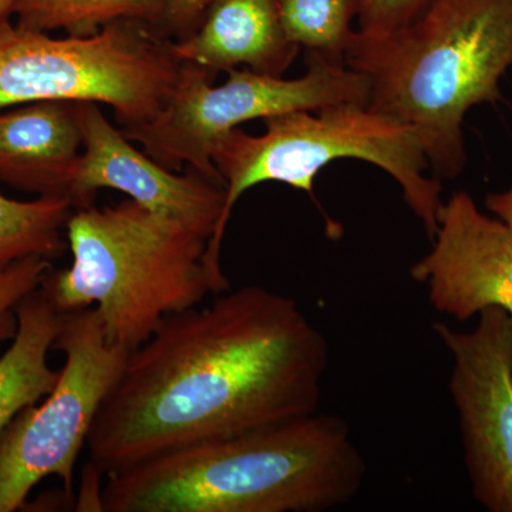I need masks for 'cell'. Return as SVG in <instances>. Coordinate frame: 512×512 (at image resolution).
I'll list each match as a JSON object with an SVG mask.
<instances>
[{
  "mask_svg": "<svg viewBox=\"0 0 512 512\" xmlns=\"http://www.w3.org/2000/svg\"><path fill=\"white\" fill-rule=\"evenodd\" d=\"M485 207L488 211L493 212L498 220L512 228V187L504 192L488 194L485 198Z\"/></svg>",
  "mask_w": 512,
  "mask_h": 512,
  "instance_id": "obj_21",
  "label": "cell"
},
{
  "mask_svg": "<svg viewBox=\"0 0 512 512\" xmlns=\"http://www.w3.org/2000/svg\"><path fill=\"white\" fill-rule=\"evenodd\" d=\"M433 247L410 268L436 311L467 320L488 308L512 319V228L478 210L466 191L451 195L439 215Z\"/></svg>",
  "mask_w": 512,
  "mask_h": 512,
  "instance_id": "obj_11",
  "label": "cell"
},
{
  "mask_svg": "<svg viewBox=\"0 0 512 512\" xmlns=\"http://www.w3.org/2000/svg\"><path fill=\"white\" fill-rule=\"evenodd\" d=\"M74 210L63 195L18 201L0 191V274L29 258H60L67 251L66 225Z\"/></svg>",
  "mask_w": 512,
  "mask_h": 512,
  "instance_id": "obj_15",
  "label": "cell"
},
{
  "mask_svg": "<svg viewBox=\"0 0 512 512\" xmlns=\"http://www.w3.org/2000/svg\"><path fill=\"white\" fill-rule=\"evenodd\" d=\"M16 5L18 0H0V28L9 23L10 15L16 12Z\"/></svg>",
  "mask_w": 512,
  "mask_h": 512,
  "instance_id": "obj_22",
  "label": "cell"
},
{
  "mask_svg": "<svg viewBox=\"0 0 512 512\" xmlns=\"http://www.w3.org/2000/svg\"><path fill=\"white\" fill-rule=\"evenodd\" d=\"M471 332L433 326L453 357V397L473 494L485 510L512 512V319L500 308L478 313Z\"/></svg>",
  "mask_w": 512,
  "mask_h": 512,
  "instance_id": "obj_9",
  "label": "cell"
},
{
  "mask_svg": "<svg viewBox=\"0 0 512 512\" xmlns=\"http://www.w3.org/2000/svg\"><path fill=\"white\" fill-rule=\"evenodd\" d=\"M262 121L261 136L238 127L212 146L211 161L227 192L220 225L207 248V264L218 278H225L221 247L229 218L245 192L259 184L282 183L312 195L319 171L342 158L366 161L392 175L427 235L436 234L444 204L440 178L431 173L412 127L362 104L291 111Z\"/></svg>",
  "mask_w": 512,
  "mask_h": 512,
  "instance_id": "obj_5",
  "label": "cell"
},
{
  "mask_svg": "<svg viewBox=\"0 0 512 512\" xmlns=\"http://www.w3.org/2000/svg\"><path fill=\"white\" fill-rule=\"evenodd\" d=\"M346 66L370 83L367 107L416 131L431 173L466 168L463 121L481 103L501 100L512 67V0H430L392 35H356Z\"/></svg>",
  "mask_w": 512,
  "mask_h": 512,
  "instance_id": "obj_3",
  "label": "cell"
},
{
  "mask_svg": "<svg viewBox=\"0 0 512 512\" xmlns=\"http://www.w3.org/2000/svg\"><path fill=\"white\" fill-rule=\"evenodd\" d=\"M430 0H363L357 16V35L380 40L416 18Z\"/></svg>",
  "mask_w": 512,
  "mask_h": 512,
  "instance_id": "obj_19",
  "label": "cell"
},
{
  "mask_svg": "<svg viewBox=\"0 0 512 512\" xmlns=\"http://www.w3.org/2000/svg\"><path fill=\"white\" fill-rule=\"evenodd\" d=\"M342 417L309 416L168 451L107 476L103 512H323L365 484Z\"/></svg>",
  "mask_w": 512,
  "mask_h": 512,
  "instance_id": "obj_2",
  "label": "cell"
},
{
  "mask_svg": "<svg viewBox=\"0 0 512 512\" xmlns=\"http://www.w3.org/2000/svg\"><path fill=\"white\" fill-rule=\"evenodd\" d=\"M77 104L37 101L0 113V183L72 200L83 148Z\"/></svg>",
  "mask_w": 512,
  "mask_h": 512,
  "instance_id": "obj_12",
  "label": "cell"
},
{
  "mask_svg": "<svg viewBox=\"0 0 512 512\" xmlns=\"http://www.w3.org/2000/svg\"><path fill=\"white\" fill-rule=\"evenodd\" d=\"M329 359L328 340L295 299L228 289L131 350L87 437L89 464L107 477L319 412Z\"/></svg>",
  "mask_w": 512,
  "mask_h": 512,
  "instance_id": "obj_1",
  "label": "cell"
},
{
  "mask_svg": "<svg viewBox=\"0 0 512 512\" xmlns=\"http://www.w3.org/2000/svg\"><path fill=\"white\" fill-rule=\"evenodd\" d=\"M306 60L308 70L298 79L234 69L221 86H212L215 74L210 70L183 63L163 109L153 119L124 127L123 134L170 170L188 165L224 184L212 164L211 150L228 131L291 111L367 106L370 83L365 74L313 53Z\"/></svg>",
  "mask_w": 512,
  "mask_h": 512,
  "instance_id": "obj_7",
  "label": "cell"
},
{
  "mask_svg": "<svg viewBox=\"0 0 512 512\" xmlns=\"http://www.w3.org/2000/svg\"><path fill=\"white\" fill-rule=\"evenodd\" d=\"M136 20H119L92 36L50 37L6 23L0 28V109L37 103L104 104L123 127L163 109L183 63Z\"/></svg>",
  "mask_w": 512,
  "mask_h": 512,
  "instance_id": "obj_6",
  "label": "cell"
},
{
  "mask_svg": "<svg viewBox=\"0 0 512 512\" xmlns=\"http://www.w3.org/2000/svg\"><path fill=\"white\" fill-rule=\"evenodd\" d=\"M217 0H161L163 16L175 28H185L204 18L205 12Z\"/></svg>",
  "mask_w": 512,
  "mask_h": 512,
  "instance_id": "obj_20",
  "label": "cell"
},
{
  "mask_svg": "<svg viewBox=\"0 0 512 512\" xmlns=\"http://www.w3.org/2000/svg\"><path fill=\"white\" fill-rule=\"evenodd\" d=\"M50 271V259L29 256L0 274V342L13 339L18 329L16 306L30 292L42 286Z\"/></svg>",
  "mask_w": 512,
  "mask_h": 512,
  "instance_id": "obj_18",
  "label": "cell"
},
{
  "mask_svg": "<svg viewBox=\"0 0 512 512\" xmlns=\"http://www.w3.org/2000/svg\"><path fill=\"white\" fill-rule=\"evenodd\" d=\"M53 349L64 355L56 386L0 434V512L19 510L50 476L60 478L64 498L73 503L77 460L131 352L107 340L94 306L62 312Z\"/></svg>",
  "mask_w": 512,
  "mask_h": 512,
  "instance_id": "obj_8",
  "label": "cell"
},
{
  "mask_svg": "<svg viewBox=\"0 0 512 512\" xmlns=\"http://www.w3.org/2000/svg\"><path fill=\"white\" fill-rule=\"evenodd\" d=\"M16 316L18 329L0 356V434L22 410L52 392L60 375L47 355L55 348L62 312L42 286L19 302Z\"/></svg>",
  "mask_w": 512,
  "mask_h": 512,
  "instance_id": "obj_14",
  "label": "cell"
},
{
  "mask_svg": "<svg viewBox=\"0 0 512 512\" xmlns=\"http://www.w3.org/2000/svg\"><path fill=\"white\" fill-rule=\"evenodd\" d=\"M20 28L69 36H92L119 20L157 22L163 16L161 0H18Z\"/></svg>",
  "mask_w": 512,
  "mask_h": 512,
  "instance_id": "obj_16",
  "label": "cell"
},
{
  "mask_svg": "<svg viewBox=\"0 0 512 512\" xmlns=\"http://www.w3.org/2000/svg\"><path fill=\"white\" fill-rule=\"evenodd\" d=\"M66 239L72 264L50 271L42 288L60 312L94 306L121 348H138L171 315L231 289L207 264V235L130 198L74 208Z\"/></svg>",
  "mask_w": 512,
  "mask_h": 512,
  "instance_id": "obj_4",
  "label": "cell"
},
{
  "mask_svg": "<svg viewBox=\"0 0 512 512\" xmlns=\"http://www.w3.org/2000/svg\"><path fill=\"white\" fill-rule=\"evenodd\" d=\"M363 0H278L286 36L299 49L345 63Z\"/></svg>",
  "mask_w": 512,
  "mask_h": 512,
  "instance_id": "obj_17",
  "label": "cell"
},
{
  "mask_svg": "<svg viewBox=\"0 0 512 512\" xmlns=\"http://www.w3.org/2000/svg\"><path fill=\"white\" fill-rule=\"evenodd\" d=\"M83 148L70 197L74 208L92 205L97 191L110 188L141 207L214 237L227 200L224 184L195 170L185 175L141 153L107 120L100 104L79 103ZM210 244V242H208Z\"/></svg>",
  "mask_w": 512,
  "mask_h": 512,
  "instance_id": "obj_10",
  "label": "cell"
},
{
  "mask_svg": "<svg viewBox=\"0 0 512 512\" xmlns=\"http://www.w3.org/2000/svg\"><path fill=\"white\" fill-rule=\"evenodd\" d=\"M171 50L181 63L214 74L245 66L284 77L301 49L286 36L278 0H217L205 12L200 28L171 42Z\"/></svg>",
  "mask_w": 512,
  "mask_h": 512,
  "instance_id": "obj_13",
  "label": "cell"
}]
</instances>
